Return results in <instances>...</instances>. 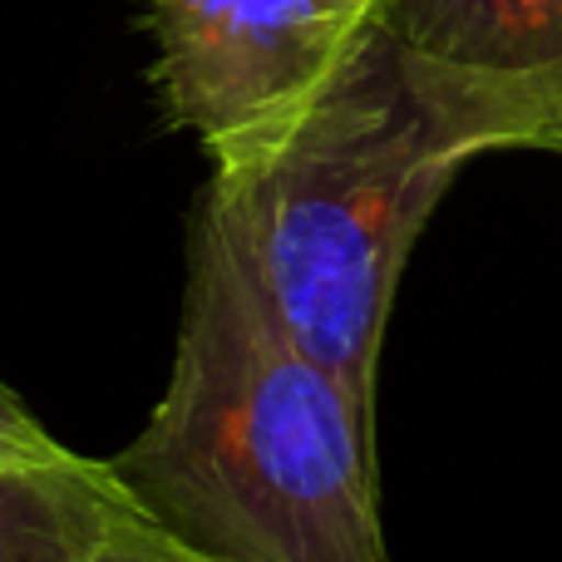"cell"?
Returning <instances> with one entry per match:
<instances>
[{
  "instance_id": "obj_8",
  "label": "cell",
  "mask_w": 562,
  "mask_h": 562,
  "mask_svg": "<svg viewBox=\"0 0 562 562\" xmlns=\"http://www.w3.org/2000/svg\"><path fill=\"white\" fill-rule=\"evenodd\" d=\"M330 10H336L340 20H350V25H370L380 10V0H330Z\"/></svg>"
},
{
  "instance_id": "obj_3",
  "label": "cell",
  "mask_w": 562,
  "mask_h": 562,
  "mask_svg": "<svg viewBox=\"0 0 562 562\" xmlns=\"http://www.w3.org/2000/svg\"><path fill=\"white\" fill-rule=\"evenodd\" d=\"M360 30L330 0H148V75L168 124L213 158L306 104Z\"/></svg>"
},
{
  "instance_id": "obj_1",
  "label": "cell",
  "mask_w": 562,
  "mask_h": 562,
  "mask_svg": "<svg viewBox=\"0 0 562 562\" xmlns=\"http://www.w3.org/2000/svg\"><path fill=\"white\" fill-rule=\"evenodd\" d=\"M524 148L504 109L370 20L281 124L213 154L203 203L267 306L375 409L400 277L459 168Z\"/></svg>"
},
{
  "instance_id": "obj_4",
  "label": "cell",
  "mask_w": 562,
  "mask_h": 562,
  "mask_svg": "<svg viewBox=\"0 0 562 562\" xmlns=\"http://www.w3.org/2000/svg\"><path fill=\"white\" fill-rule=\"evenodd\" d=\"M375 25L562 154V0H380Z\"/></svg>"
},
{
  "instance_id": "obj_5",
  "label": "cell",
  "mask_w": 562,
  "mask_h": 562,
  "mask_svg": "<svg viewBox=\"0 0 562 562\" xmlns=\"http://www.w3.org/2000/svg\"><path fill=\"white\" fill-rule=\"evenodd\" d=\"M134 514L144 504L109 459L69 449L49 464H0V562H94Z\"/></svg>"
},
{
  "instance_id": "obj_2",
  "label": "cell",
  "mask_w": 562,
  "mask_h": 562,
  "mask_svg": "<svg viewBox=\"0 0 562 562\" xmlns=\"http://www.w3.org/2000/svg\"><path fill=\"white\" fill-rule=\"evenodd\" d=\"M109 464L154 524L227 562H390L375 409L291 340L207 203L168 385Z\"/></svg>"
},
{
  "instance_id": "obj_7",
  "label": "cell",
  "mask_w": 562,
  "mask_h": 562,
  "mask_svg": "<svg viewBox=\"0 0 562 562\" xmlns=\"http://www.w3.org/2000/svg\"><path fill=\"white\" fill-rule=\"evenodd\" d=\"M69 449L35 419V409L0 380V464H49Z\"/></svg>"
},
{
  "instance_id": "obj_6",
  "label": "cell",
  "mask_w": 562,
  "mask_h": 562,
  "mask_svg": "<svg viewBox=\"0 0 562 562\" xmlns=\"http://www.w3.org/2000/svg\"><path fill=\"white\" fill-rule=\"evenodd\" d=\"M94 562H227V558L203 553V548H193L188 538L154 524L148 514H134L109 533V543L94 553Z\"/></svg>"
}]
</instances>
